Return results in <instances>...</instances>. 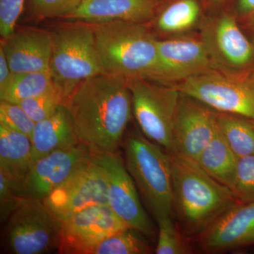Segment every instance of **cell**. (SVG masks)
I'll use <instances>...</instances> for the list:
<instances>
[{"label":"cell","instance_id":"obj_1","mask_svg":"<svg viewBox=\"0 0 254 254\" xmlns=\"http://www.w3.org/2000/svg\"><path fill=\"white\" fill-rule=\"evenodd\" d=\"M64 105L78 140L93 155L116 153L131 118V94L126 77L103 73L88 78Z\"/></svg>","mask_w":254,"mask_h":254},{"label":"cell","instance_id":"obj_2","mask_svg":"<svg viewBox=\"0 0 254 254\" xmlns=\"http://www.w3.org/2000/svg\"><path fill=\"white\" fill-rule=\"evenodd\" d=\"M173 209L186 236L197 237L238 202L230 188L215 180L196 160L172 152Z\"/></svg>","mask_w":254,"mask_h":254},{"label":"cell","instance_id":"obj_3","mask_svg":"<svg viewBox=\"0 0 254 254\" xmlns=\"http://www.w3.org/2000/svg\"><path fill=\"white\" fill-rule=\"evenodd\" d=\"M91 26L105 72L155 79L158 41L142 23L111 21Z\"/></svg>","mask_w":254,"mask_h":254},{"label":"cell","instance_id":"obj_4","mask_svg":"<svg viewBox=\"0 0 254 254\" xmlns=\"http://www.w3.org/2000/svg\"><path fill=\"white\" fill-rule=\"evenodd\" d=\"M65 21L67 22L50 31L49 71L55 87L66 101L82 82L106 72L98 55L91 24Z\"/></svg>","mask_w":254,"mask_h":254},{"label":"cell","instance_id":"obj_5","mask_svg":"<svg viewBox=\"0 0 254 254\" xmlns=\"http://www.w3.org/2000/svg\"><path fill=\"white\" fill-rule=\"evenodd\" d=\"M124 147L127 170L155 220L173 215V173L168 152L139 133H131Z\"/></svg>","mask_w":254,"mask_h":254},{"label":"cell","instance_id":"obj_6","mask_svg":"<svg viewBox=\"0 0 254 254\" xmlns=\"http://www.w3.org/2000/svg\"><path fill=\"white\" fill-rule=\"evenodd\" d=\"M62 220L43 200L21 198L6 221L4 242L14 254H43L59 248Z\"/></svg>","mask_w":254,"mask_h":254},{"label":"cell","instance_id":"obj_7","mask_svg":"<svg viewBox=\"0 0 254 254\" xmlns=\"http://www.w3.org/2000/svg\"><path fill=\"white\" fill-rule=\"evenodd\" d=\"M127 79L132 110L143 134L171 153L174 119L181 93L173 87L150 84L145 78Z\"/></svg>","mask_w":254,"mask_h":254},{"label":"cell","instance_id":"obj_8","mask_svg":"<svg viewBox=\"0 0 254 254\" xmlns=\"http://www.w3.org/2000/svg\"><path fill=\"white\" fill-rule=\"evenodd\" d=\"M218 113L238 115L254 123V82L220 73L200 72L175 87Z\"/></svg>","mask_w":254,"mask_h":254},{"label":"cell","instance_id":"obj_9","mask_svg":"<svg viewBox=\"0 0 254 254\" xmlns=\"http://www.w3.org/2000/svg\"><path fill=\"white\" fill-rule=\"evenodd\" d=\"M108 192L107 174L94 155L43 201L63 221L88 207L108 205Z\"/></svg>","mask_w":254,"mask_h":254},{"label":"cell","instance_id":"obj_10","mask_svg":"<svg viewBox=\"0 0 254 254\" xmlns=\"http://www.w3.org/2000/svg\"><path fill=\"white\" fill-rule=\"evenodd\" d=\"M93 155L80 142L42 157L21 182L14 183L15 194L21 198L44 200Z\"/></svg>","mask_w":254,"mask_h":254},{"label":"cell","instance_id":"obj_11","mask_svg":"<svg viewBox=\"0 0 254 254\" xmlns=\"http://www.w3.org/2000/svg\"><path fill=\"white\" fill-rule=\"evenodd\" d=\"M108 177V205L129 228L153 238L155 232L142 206L136 185L123 159L116 153L95 155Z\"/></svg>","mask_w":254,"mask_h":254},{"label":"cell","instance_id":"obj_12","mask_svg":"<svg viewBox=\"0 0 254 254\" xmlns=\"http://www.w3.org/2000/svg\"><path fill=\"white\" fill-rule=\"evenodd\" d=\"M127 228L109 205L88 207L62 221L58 252L86 254L101 241Z\"/></svg>","mask_w":254,"mask_h":254},{"label":"cell","instance_id":"obj_13","mask_svg":"<svg viewBox=\"0 0 254 254\" xmlns=\"http://www.w3.org/2000/svg\"><path fill=\"white\" fill-rule=\"evenodd\" d=\"M218 113L181 93L174 119L173 152L197 160L218 131Z\"/></svg>","mask_w":254,"mask_h":254},{"label":"cell","instance_id":"obj_14","mask_svg":"<svg viewBox=\"0 0 254 254\" xmlns=\"http://www.w3.org/2000/svg\"><path fill=\"white\" fill-rule=\"evenodd\" d=\"M195 237L200 250L207 254L254 245V202L237 203Z\"/></svg>","mask_w":254,"mask_h":254},{"label":"cell","instance_id":"obj_15","mask_svg":"<svg viewBox=\"0 0 254 254\" xmlns=\"http://www.w3.org/2000/svg\"><path fill=\"white\" fill-rule=\"evenodd\" d=\"M12 74L50 71L52 55L50 31L25 28L15 30L1 40V46Z\"/></svg>","mask_w":254,"mask_h":254},{"label":"cell","instance_id":"obj_16","mask_svg":"<svg viewBox=\"0 0 254 254\" xmlns=\"http://www.w3.org/2000/svg\"><path fill=\"white\" fill-rule=\"evenodd\" d=\"M158 68L155 79L162 81L187 78L201 72L209 64L206 47L193 39L159 41Z\"/></svg>","mask_w":254,"mask_h":254},{"label":"cell","instance_id":"obj_17","mask_svg":"<svg viewBox=\"0 0 254 254\" xmlns=\"http://www.w3.org/2000/svg\"><path fill=\"white\" fill-rule=\"evenodd\" d=\"M158 0H83L62 19L94 23L127 21L143 23L153 17Z\"/></svg>","mask_w":254,"mask_h":254},{"label":"cell","instance_id":"obj_18","mask_svg":"<svg viewBox=\"0 0 254 254\" xmlns=\"http://www.w3.org/2000/svg\"><path fill=\"white\" fill-rule=\"evenodd\" d=\"M31 140L33 163L55 150L80 143L66 105H60L53 115L36 123Z\"/></svg>","mask_w":254,"mask_h":254},{"label":"cell","instance_id":"obj_19","mask_svg":"<svg viewBox=\"0 0 254 254\" xmlns=\"http://www.w3.org/2000/svg\"><path fill=\"white\" fill-rule=\"evenodd\" d=\"M33 164L31 138L0 125V170L17 183L26 177Z\"/></svg>","mask_w":254,"mask_h":254},{"label":"cell","instance_id":"obj_20","mask_svg":"<svg viewBox=\"0 0 254 254\" xmlns=\"http://www.w3.org/2000/svg\"><path fill=\"white\" fill-rule=\"evenodd\" d=\"M238 159L218 129L196 160L209 175L230 188Z\"/></svg>","mask_w":254,"mask_h":254},{"label":"cell","instance_id":"obj_21","mask_svg":"<svg viewBox=\"0 0 254 254\" xmlns=\"http://www.w3.org/2000/svg\"><path fill=\"white\" fill-rule=\"evenodd\" d=\"M215 41L222 57L233 66H246L254 59L253 46L230 16H223L219 21L215 29Z\"/></svg>","mask_w":254,"mask_h":254},{"label":"cell","instance_id":"obj_22","mask_svg":"<svg viewBox=\"0 0 254 254\" xmlns=\"http://www.w3.org/2000/svg\"><path fill=\"white\" fill-rule=\"evenodd\" d=\"M55 88L50 71L16 73L0 88V100L19 103Z\"/></svg>","mask_w":254,"mask_h":254},{"label":"cell","instance_id":"obj_23","mask_svg":"<svg viewBox=\"0 0 254 254\" xmlns=\"http://www.w3.org/2000/svg\"><path fill=\"white\" fill-rule=\"evenodd\" d=\"M218 131L238 158L254 155V123L232 114L218 113Z\"/></svg>","mask_w":254,"mask_h":254},{"label":"cell","instance_id":"obj_24","mask_svg":"<svg viewBox=\"0 0 254 254\" xmlns=\"http://www.w3.org/2000/svg\"><path fill=\"white\" fill-rule=\"evenodd\" d=\"M152 252L151 246L143 234L127 228L101 241L86 254H148Z\"/></svg>","mask_w":254,"mask_h":254},{"label":"cell","instance_id":"obj_25","mask_svg":"<svg viewBox=\"0 0 254 254\" xmlns=\"http://www.w3.org/2000/svg\"><path fill=\"white\" fill-rule=\"evenodd\" d=\"M158 226V242L155 254H190L193 250L190 240L174 222L173 215L161 217L156 220Z\"/></svg>","mask_w":254,"mask_h":254},{"label":"cell","instance_id":"obj_26","mask_svg":"<svg viewBox=\"0 0 254 254\" xmlns=\"http://www.w3.org/2000/svg\"><path fill=\"white\" fill-rule=\"evenodd\" d=\"M199 14V6L195 0H180L168 6L160 15L158 26L161 31L175 32L190 28Z\"/></svg>","mask_w":254,"mask_h":254},{"label":"cell","instance_id":"obj_27","mask_svg":"<svg viewBox=\"0 0 254 254\" xmlns=\"http://www.w3.org/2000/svg\"><path fill=\"white\" fill-rule=\"evenodd\" d=\"M230 190L238 203L254 202V155L239 158Z\"/></svg>","mask_w":254,"mask_h":254},{"label":"cell","instance_id":"obj_28","mask_svg":"<svg viewBox=\"0 0 254 254\" xmlns=\"http://www.w3.org/2000/svg\"><path fill=\"white\" fill-rule=\"evenodd\" d=\"M64 102L61 92L55 88L43 94L23 100L18 104L36 123L53 115L60 105L64 104Z\"/></svg>","mask_w":254,"mask_h":254},{"label":"cell","instance_id":"obj_29","mask_svg":"<svg viewBox=\"0 0 254 254\" xmlns=\"http://www.w3.org/2000/svg\"><path fill=\"white\" fill-rule=\"evenodd\" d=\"M83 0H28V14L36 20L63 18L81 4Z\"/></svg>","mask_w":254,"mask_h":254},{"label":"cell","instance_id":"obj_30","mask_svg":"<svg viewBox=\"0 0 254 254\" xmlns=\"http://www.w3.org/2000/svg\"><path fill=\"white\" fill-rule=\"evenodd\" d=\"M0 125L22 133L31 138L36 123L18 103L1 100Z\"/></svg>","mask_w":254,"mask_h":254},{"label":"cell","instance_id":"obj_31","mask_svg":"<svg viewBox=\"0 0 254 254\" xmlns=\"http://www.w3.org/2000/svg\"><path fill=\"white\" fill-rule=\"evenodd\" d=\"M25 2L26 0H0V35L2 39L7 38L16 30Z\"/></svg>","mask_w":254,"mask_h":254},{"label":"cell","instance_id":"obj_32","mask_svg":"<svg viewBox=\"0 0 254 254\" xmlns=\"http://www.w3.org/2000/svg\"><path fill=\"white\" fill-rule=\"evenodd\" d=\"M21 198L15 194L14 182L4 172L0 170V218L6 222L17 206Z\"/></svg>","mask_w":254,"mask_h":254},{"label":"cell","instance_id":"obj_33","mask_svg":"<svg viewBox=\"0 0 254 254\" xmlns=\"http://www.w3.org/2000/svg\"><path fill=\"white\" fill-rule=\"evenodd\" d=\"M12 76L11 68L2 48L0 47V88L7 83Z\"/></svg>","mask_w":254,"mask_h":254},{"label":"cell","instance_id":"obj_34","mask_svg":"<svg viewBox=\"0 0 254 254\" xmlns=\"http://www.w3.org/2000/svg\"><path fill=\"white\" fill-rule=\"evenodd\" d=\"M238 9L240 12L252 14L254 12V0H240Z\"/></svg>","mask_w":254,"mask_h":254},{"label":"cell","instance_id":"obj_35","mask_svg":"<svg viewBox=\"0 0 254 254\" xmlns=\"http://www.w3.org/2000/svg\"><path fill=\"white\" fill-rule=\"evenodd\" d=\"M251 14V21H252V23H253L254 26V12L252 13Z\"/></svg>","mask_w":254,"mask_h":254},{"label":"cell","instance_id":"obj_36","mask_svg":"<svg viewBox=\"0 0 254 254\" xmlns=\"http://www.w3.org/2000/svg\"><path fill=\"white\" fill-rule=\"evenodd\" d=\"M215 1H218V2H220V1H224V0H215Z\"/></svg>","mask_w":254,"mask_h":254},{"label":"cell","instance_id":"obj_37","mask_svg":"<svg viewBox=\"0 0 254 254\" xmlns=\"http://www.w3.org/2000/svg\"><path fill=\"white\" fill-rule=\"evenodd\" d=\"M253 81L254 82V79L253 80Z\"/></svg>","mask_w":254,"mask_h":254}]
</instances>
